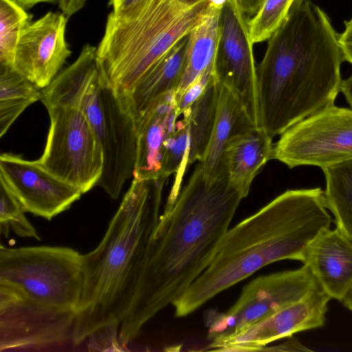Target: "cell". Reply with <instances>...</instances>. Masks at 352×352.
Segmentation results:
<instances>
[{"label": "cell", "instance_id": "obj_31", "mask_svg": "<svg viewBox=\"0 0 352 352\" xmlns=\"http://www.w3.org/2000/svg\"><path fill=\"white\" fill-rule=\"evenodd\" d=\"M87 0H59L58 7L67 18L80 11Z\"/></svg>", "mask_w": 352, "mask_h": 352}, {"label": "cell", "instance_id": "obj_16", "mask_svg": "<svg viewBox=\"0 0 352 352\" xmlns=\"http://www.w3.org/2000/svg\"><path fill=\"white\" fill-rule=\"evenodd\" d=\"M188 34L157 61L128 94L120 96L135 122L136 130L169 94L175 91L184 72Z\"/></svg>", "mask_w": 352, "mask_h": 352}, {"label": "cell", "instance_id": "obj_12", "mask_svg": "<svg viewBox=\"0 0 352 352\" xmlns=\"http://www.w3.org/2000/svg\"><path fill=\"white\" fill-rule=\"evenodd\" d=\"M0 177L28 212L52 220L68 210L83 192L45 170L37 160L13 153L0 155Z\"/></svg>", "mask_w": 352, "mask_h": 352}, {"label": "cell", "instance_id": "obj_10", "mask_svg": "<svg viewBox=\"0 0 352 352\" xmlns=\"http://www.w3.org/2000/svg\"><path fill=\"white\" fill-rule=\"evenodd\" d=\"M272 159L294 168H322L352 160V109L329 104L284 131Z\"/></svg>", "mask_w": 352, "mask_h": 352}, {"label": "cell", "instance_id": "obj_22", "mask_svg": "<svg viewBox=\"0 0 352 352\" xmlns=\"http://www.w3.org/2000/svg\"><path fill=\"white\" fill-rule=\"evenodd\" d=\"M42 97L41 89L12 67L0 66V137L30 104Z\"/></svg>", "mask_w": 352, "mask_h": 352}, {"label": "cell", "instance_id": "obj_6", "mask_svg": "<svg viewBox=\"0 0 352 352\" xmlns=\"http://www.w3.org/2000/svg\"><path fill=\"white\" fill-rule=\"evenodd\" d=\"M208 9V0H148L126 16L111 12L96 52L102 79L119 96L126 95Z\"/></svg>", "mask_w": 352, "mask_h": 352}, {"label": "cell", "instance_id": "obj_3", "mask_svg": "<svg viewBox=\"0 0 352 352\" xmlns=\"http://www.w3.org/2000/svg\"><path fill=\"white\" fill-rule=\"evenodd\" d=\"M82 254L70 248L0 245V351L72 343Z\"/></svg>", "mask_w": 352, "mask_h": 352}, {"label": "cell", "instance_id": "obj_4", "mask_svg": "<svg viewBox=\"0 0 352 352\" xmlns=\"http://www.w3.org/2000/svg\"><path fill=\"white\" fill-rule=\"evenodd\" d=\"M332 222L321 188L285 191L228 230L210 263L172 304L175 316L192 314L267 265L302 263L308 245Z\"/></svg>", "mask_w": 352, "mask_h": 352}, {"label": "cell", "instance_id": "obj_29", "mask_svg": "<svg viewBox=\"0 0 352 352\" xmlns=\"http://www.w3.org/2000/svg\"><path fill=\"white\" fill-rule=\"evenodd\" d=\"M344 30L339 34V43L344 61L352 65V17L344 21Z\"/></svg>", "mask_w": 352, "mask_h": 352}, {"label": "cell", "instance_id": "obj_2", "mask_svg": "<svg viewBox=\"0 0 352 352\" xmlns=\"http://www.w3.org/2000/svg\"><path fill=\"white\" fill-rule=\"evenodd\" d=\"M343 61L327 13L311 0H295L256 66L258 127L273 138L334 104Z\"/></svg>", "mask_w": 352, "mask_h": 352}, {"label": "cell", "instance_id": "obj_35", "mask_svg": "<svg viewBox=\"0 0 352 352\" xmlns=\"http://www.w3.org/2000/svg\"><path fill=\"white\" fill-rule=\"evenodd\" d=\"M342 302L347 309L352 311V287L348 291Z\"/></svg>", "mask_w": 352, "mask_h": 352}, {"label": "cell", "instance_id": "obj_34", "mask_svg": "<svg viewBox=\"0 0 352 352\" xmlns=\"http://www.w3.org/2000/svg\"><path fill=\"white\" fill-rule=\"evenodd\" d=\"M24 9H30L35 5L41 3H58L59 0H14Z\"/></svg>", "mask_w": 352, "mask_h": 352}, {"label": "cell", "instance_id": "obj_23", "mask_svg": "<svg viewBox=\"0 0 352 352\" xmlns=\"http://www.w3.org/2000/svg\"><path fill=\"white\" fill-rule=\"evenodd\" d=\"M322 170L327 208L336 227L352 241V160Z\"/></svg>", "mask_w": 352, "mask_h": 352}, {"label": "cell", "instance_id": "obj_15", "mask_svg": "<svg viewBox=\"0 0 352 352\" xmlns=\"http://www.w3.org/2000/svg\"><path fill=\"white\" fill-rule=\"evenodd\" d=\"M322 289L342 301L352 287V241L338 227L319 234L308 245L302 261Z\"/></svg>", "mask_w": 352, "mask_h": 352}, {"label": "cell", "instance_id": "obj_21", "mask_svg": "<svg viewBox=\"0 0 352 352\" xmlns=\"http://www.w3.org/2000/svg\"><path fill=\"white\" fill-rule=\"evenodd\" d=\"M218 93L219 83L214 78L204 94L182 114L188 126L186 170L200 161L206 152L214 124Z\"/></svg>", "mask_w": 352, "mask_h": 352}, {"label": "cell", "instance_id": "obj_36", "mask_svg": "<svg viewBox=\"0 0 352 352\" xmlns=\"http://www.w3.org/2000/svg\"><path fill=\"white\" fill-rule=\"evenodd\" d=\"M210 7L217 10H221L227 0H208Z\"/></svg>", "mask_w": 352, "mask_h": 352}, {"label": "cell", "instance_id": "obj_27", "mask_svg": "<svg viewBox=\"0 0 352 352\" xmlns=\"http://www.w3.org/2000/svg\"><path fill=\"white\" fill-rule=\"evenodd\" d=\"M213 79V69H208L199 76L179 97L175 98L179 116L204 94Z\"/></svg>", "mask_w": 352, "mask_h": 352}, {"label": "cell", "instance_id": "obj_28", "mask_svg": "<svg viewBox=\"0 0 352 352\" xmlns=\"http://www.w3.org/2000/svg\"><path fill=\"white\" fill-rule=\"evenodd\" d=\"M148 0H110L111 13L118 16L129 14L140 8Z\"/></svg>", "mask_w": 352, "mask_h": 352}, {"label": "cell", "instance_id": "obj_32", "mask_svg": "<svg viewBox=\"0 0 352 352\" xmlns=\"http://www.w3.org/2000/svg\"><path fill=\"white\" fill-rule=\"evenodd\" d=\"M267 350L271 351H309V349L302 346L298 340L294 339L290 340L278 346H274L273 348L267 349Z\"/></svg>", "mask_w": 352, "mask_h": 352}, {"label": "cell", "instance_id": "obj_24", "mask_svg": "<svg viewBox=\"0 0 352 352\" xmlns=\"http://www.w3.org/2000/svg\"><path fill=\"white\" fill-rule=\"evenodd\" d=\"M32 15L14 0H0V66L13 68L16 49Z\"/></svg>", "mask_w": 352, "mask_h": 352}, {"label": "cell", "instance_id": "obj_7", "mask_svg": "<svg viewBox=\"0 0 352 352\" xmlns=\"http://www.w3.org/2000/svg\"><path fill=\"white\" fill-rule=\"evenodd\" d=\"M96 47L86 44L69 66L41 89L45 107L69 106L86 116L103 153V168L97 184L117 199L133 176L136 159L137 130L121 98L102 79Z\"/></svg>", "mask_w": 352, "mask_h": 352}, {"label": "cell", "instance_id": "obj_17", "mask_svg": "<svg viewBox=\"0 0 352 352\" xmlns=\"http://www.w3.org/2000/svg\"><path fill=\"white\" fill-rule=\"evenodd\" d=\"M179 116L173 92L168 94L138 126L134 179H164L162 177V164L166 142L175 129Z\"/></svg>", "mask_w": 352, "mask_h": 352}, {"label": "cell", "instance_id": "obj_30", "mask_svg": "<svg viewBox=\"0 0 352 352\" xmlns=\"http://www.w3.org/2000/svg\"><path fill=\"white\" fill-rule=\"evenodd\" d=\"M234 1L245 18L249 20L258 12L264 0H234Z\"/></svg>", "mask_w": 352, "mask_h": 352}, {"label": "cell", "instance_id": "obj_25", "mask_svg": "<svg viewBox=\"0 0 352 352\" xmlns=\"http://www.w3.org/2000/svg\"><path fill=\"white\" fill-rule=\"evenodd\" d=\"M23 206L0 177V232L8 237L10 231L21 237L40 240L36 229L25 216Z\"/></svg>", "mask_w": 352, "mask_h": 352}, {"label": "cell", "instance_id": "obj_5", "mask_svg": "<svg viewBox=\"0 0 352 352\" xmlns=\"http://www.w3.org/2000/svg\"><path fill=\"white\" fill-rule=\"evenodd\" d=\"M166 181L133 178L100 243L82 254L83 288L75 318L74 346L120 326L146 245L160 219Z\"/></svg>", "mask_w": 352, "mask_h": 352}, {"label": "cell", "instance_id": "obj_20", "mask_svg": "<svg viewBox=\"0 0 352 352\" xmlns=\"http://www.w3.org/2000/svg\"><path fill=\"white\" fill-rule=\"evenodd\" d=\"M220 11L209 6L201 22L189 33L184 72L175 91V98L203 73L213 69L219 36Z\"/></svg>", "mask_w": 352, "mask_h": 352}, {"label": "cell", "instance_id": "obj_26", "mask_svg": "<svg viewBox=\"0 0 352 352\" xmlns=\"http://www.w3.org/2000/svg\"><path fill=\"white\" fill-rule=\"evenodd\" d=\"M295 0H264L258 12L248 20L252 43L268 40L281 26Z\"/></svg>", "mask_w": 352, "mask_h": 352}, {"label": "cell", "instance_id": "obj_11", "mask_svg": "<svg viewBox=\"0 0 352 352\" xmlns=\"http://www.w3.org/2000/svg\"><path fill=\"white\" fill-rule=\"evenodd\" d=\"M219 36L214 60L215 80L234 91L258 127L256 66L248 20L234 0H227L219 14Z\"/></svg>", "mask_w": 352, "mask_h": 352}, {"label": "cell", "instance_id": "obj_13", "mask_svg": "<svg viewBox=\"0 0 352 352\" xmlns=\"http://www.w3.org/2000/svg\"><path fill=\"white\" fill-rule=\"evenodd\" d=\"M67 19L62 12H48L22 30L13 69L41 89L51 83L72 54L65 38Z\"/></svg>", "mask_w": 352, "mask_h": 352}, {"label": "cell", "instance_id": "obj_8", "mask_svg": "<svg viewBox=\"0 0 352 352\" xmlns=\"http://www.w3.org/2000/svg\"><path fill=\"white\" fill-rule=\"evenodd\" d=\"M50 120L45 149L38 162L84 193L97 186L103 153L94 129L78 107H47Z\"/></svg>", "mask_w": 352, "mask_h": 352}, {"label": "cell", "instance_id": "obj_33", "mask_svg": "<svg viewBox=\"0 0 352 352\" xmlns=\"http://www.w3.org/2000/svg\"><path fill=\"white\" fill-rule=\"evenodd\" d=\"M341 92L352 109V74L346 79L343 80L341 87Z\"/></svg>", "mask_w": 352, "mask_h": 352}, {"label": "cell", "instance_id": "obj_1", "mask_svg": "<svg viewBox=\"0 0 352 352\" xmlns=\"http://www.w3.org/2000/svg\"><path fill=\"white\" fill-rule=\"evenodd\" d=\"M227 177H206L199 162L146 245L134 291L120 324L122 346L179 298L212 261L243 199Z\"/></svg>", "mask_w": 352, "mask_h": 352}, {"label": "cell", "instance_id": "obj_9", "mask_svg": "<svg viewBox=\"0 0 352 352\" xmlns=\"http://www.w3.org/2000/svg\"><path fill=\"white\" fill-rule=\"evenodd\" d=\"M305 264L301 267L257 277L246 285L226 312L210 309L204 314L210 344L232 337L300 300L319 285Z\"/></svg>", "mask_w": 352, "mask_h": 352}, {"label": "cell", "instance_id": "obj_18", "mask_svg": "<svg viewBox=\"0 0 352 352\" xmlns=\"http://www.w3.org/2000/svg\"><path fill=\"white\" fill-rule=\"evenodd\" d=\"M272 139L264 129L252 126L234 135L226 146L223 164L228 182L243 199L254 177L272 159Z\"/></svg>", "mask_w": 352, "mask_h": 352}, {"label": "cell", "instance_id": "obj_19", "mask_svg": "<svg viewBox=\"0 0 352 352\" xmlns=\"http://www.w3.org/2000/svg\"><path fill=\"white\" fill-rule=\"evenodd\" d=\"M256 126L249 117L238 96L219 84L214 124L206 152L199 162L208 180L227 177L223 154L230 138L236 133Z\"/></svg>", "mask_w": 352, "mask_h": 352}, {"label": "cell", "instance_id": "obj_14", "mask_svg": "<svg viewBox=\"0 0 352 352\" xmlns=\"http://www.w3.org/2000/svg\"><path fill=\"white\" fill-rule=\"evenodd\" d=\"M331 299L319 285L300 300L210 347L224 351H261L275 340L320 327Z\"/></svg>", "mask_w": 352, "mask_h": 352}]
</instances>
